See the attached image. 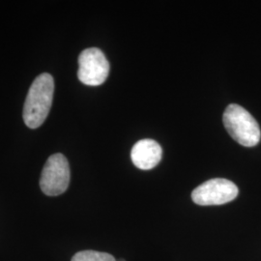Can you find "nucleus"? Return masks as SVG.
<instances>
[{"label":"nucleus","instance_id":"7","mask_svg":"<svg viewBox=\"0 0 261 261\" xmlns=\"http://www.w3.org/2000/svg\"><path fill=\"white\" fill-rule=\"evenodd\" d=\"M72 261H117L112 254L96 251H83L75 253Z\"/></svg>","mask_w":261,"mask_h":261},{"label":"nucleus","instance_id":"1","mask_svg":"<svg viewBox=\"0 0 261 261\" xmlns=\"http://www.w3.org/2000/svg\"><path fill=\"white\" fill-rule=\"evenodd\" d=\"M55 93L54 77L43 73L34 80L28 90L23 107V120L30 129L39 128L50 111Z\"/></svg>","mask_w":261,"mask_h":261},{"label":"nucleus","instance_id":"8","mask_svg":"<svg viewBox=\"0 0 261 261\" xmlns=\"http://www.w3.org/2000/svg\"><path fill=\"white\" fill-rule=\"evenodd\" d=\"M117 261H125L124 259H120V260H117Z\"/></svg>","mask_w":261,"mask_h":261},{"label":"nucleus","instance_id":"3","mask_svg":"<svg viewBox=\"0 0 261 261\" xmlns=\"http://www.w3.org/2000/svg\"><path fill=\"white\" fill-rule=\"evenodd\" d=\"M70 183V167L65 156L57 153L47 159L43 168L40 187L42 192L49 196L65 193Z\"/></svg>","mask_w":261,"mask_h":261},{"label":"nucleus","instance_id":"4","mask_svg":"<svg viewBox=\"0 0 261 261\" xmlns=\"http://www.w3.org/2000/svg\"><path fill=\"white\" fill-rule=\"evenodd\" d=\"M237 196L238 188L233 182L215 178L196 188L192 193V199L198 205H222L232 201Z\"/></svg>","mask_w":261,"mask_h":261},{"label":"nucleus","instance_id":"5","mask_svg":"<svg viewBox=\"0 0 261 261\" xmlns=\"http://www.w3.org/2000/svg\"><path fill=\"white\" fill-rule=\"evenodd\" d=\"M110 63L103 51L97 47L86 48L79 57V80L89 86L103 84L109 76Z\"/></svg>","mask_w":261,"mask_h":261},{"label":"nucleus","instance_id":"6","mask_svg":"<svg viewBox=\"0 0 261 261\" xmlns=\"http://www.w3.org/2000/svg\"><path fill=\"white\" fill-rule=\"evenodd\" d=\"M163 155V150L157 141L153 140H141L132 148L130 158L138 168L148 170L155 168Z\"/></svg>","mask_w":261,"mask_h":261},{"label":"nucleus","instance_id":"2","mask_svg":"<svg viewBox=\"0 0 261 261\" xmlns=\"http://www.w3.org/2000/svg\"><path fill=\"white\" fill-rule=\"evenodd\" d=\"M223 121L230 137L243 146L252 147L259 142L261 132L258 123L241 106L229 105L224 111Z\"/></svg>","mask_w":261,"mask_h":261}]
</instances>
